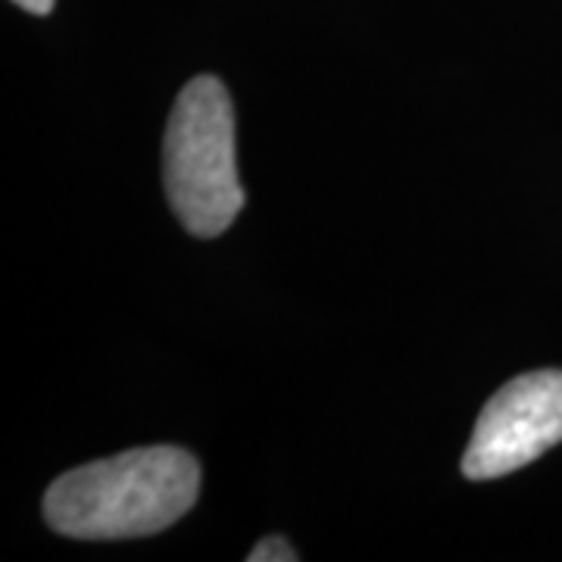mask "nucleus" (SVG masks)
<instances>
[{"label": "nucleus", "mask_w": 562, "mask_h": 562, "mask_svg": "<svg viewBox=\"0 0 562 562\" xmlns=\"http://www.w3.org/2000/svg\"><path fill=\"white\" fill-rule=\"evenodd\" d=\"M198 491L201 465L188 450L138 447L63 472L44 494V519L76 541L147 538L179 522Z\"/></svg>", "instance_id": "nucleus-1"}, {"label": "nucleus", "mask_w": 562, "mask_h": 562, "mask_svg": "<svg viewBox=\"0 0 562 562\" xmlns=\"http://www.w3.org/2000/svg\"><path fill=\"white\" fill-rule=\"evenodd\" d=\"M162 184L184 232L198 238H216L241 213L235 106L216 76L181 88L162 138Z\"/></svg>", "instance_id": "nucleus-2"}, {"label": "nucleus", "mask_w": 562, "mask_h": 562, "mask_svg": "<svg viewBox=\"0 0 562 562\" xmlns=\"http://www.w3.org/2000/svg\"><path fill=\"white\" fill-rule=\"evenodd\" d=\"M247 560L250 562H294L297 560V553H294V547L284 541V538H262V541L254 547V553H247Z\"/></svg>", "instance_id": "nucleus-4"}, {"label": "nucleus", "mask_w": 562, "mask_h": 562, "mask_svg": "<svg viewBox=\"0 0 562 562\" xmlns=\"http://www.w3.org/2000/svg\"><path fill=\"white\" fill-rule=\"evenodd\" d=\"M557 443H562V369L525 372L484 403L462 453V475L472 482L513 475Z\"/></svg>", "instance_id": "nucleus-3"}, {"label": "nucleus", "mask_w": 562, "mask_h": 562, "mask_svg": "<svg viewBox=\"0 0 562 562\" xmlns=\"http://www.w3.org/2000/svg\"><path fill=\"white\" fill-rule=\"evenodd\" d=\"M13 3L29 10V13H35V16H47L54 10V0H13Z\"/></svg>", "instance_id": "nucleus-5"}]
</instances>
